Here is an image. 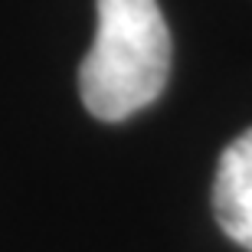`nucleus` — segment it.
I'll list each match as a JSON object with an SVG mask.
<instances>
[{
  "instance_id": "f257e3e1",
  "label": "nucleus",
  "mask_w": 252,
  "mask_h": 252,
  "mask_svg": "<svg viewBox=\"0 0 252 252\" xmlns=\"http://www.w3.org/2000/svg\"><path fill=\"white\" fill-rule=\"evenodd\" d=\"M95 43L79 69L82 105L125 122L158 102L170 79V30L158 0H95Z\"/></svg>"
},
{
  "instance_id": "f03ea898",
  "label": "nucleus",
  "mask_w": 252,
  "mask_h": 252,
  "mask_svg": "<svg viewBox=\"0 0 252 252\" xmlns=\"http://www.w3.org/2000/svg\"><path fill=\"white\" fill-rule=\"evenodd\" d=\"M213 213L220 229L252 252V128L220 154L213 180Z\"/></svg>"
}]
</instances>
